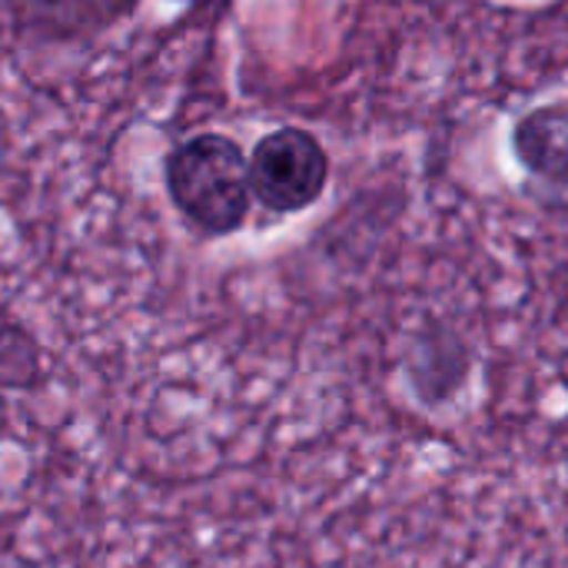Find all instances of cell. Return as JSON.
Listing matches in <instances>:
<instances>
[{
	"label": "cell",
	"instance_id": "obj_6",
	"mask_svg": "<svg viewBox=\"0 0 568 568\" xmlns=\"http://www.w3.org/2000/svg\"><path fill=\"white\" fill-rule=\"evenodd\" d=\"M186 3H206V0H186Z\"/></svg>",
	"mask_w": 568,
	"mask_h": 568
},
{
	"label": "cell",
	"instance_id": "obj_4",
	"mask_svg": "<svg viewBox=\"0 0 568 568\" xmlns=\"http://www.w3.org/2000/svg\"><path fill=\"white\" fill-rule=\"evenodd\" d=\"M513 146L536 176L568 183V100L526 113L513 133Z\"/></svg>",
	"mask_w": 568,
	"mask_h": 568
},
{
	"label": "cell",
	"instance_id": "obj_5",
	"mask_svg": "<svg viewBox=\"0 0 568 568\" xmlns=\"http://www.w3.org/2000/svg\"><path fill=\"white\" fill-rule=\"evenodd\" d=\"M47 379L43 349L33 333L0 310V389H37Z\"/></svg>",
	"mask_w": 568,
	"mask_h": 568
},
{
	"label": "cell",
	"instance_id": "obj_1",
	"mask_svg": "<svg viewBox=\"0 0 568 568\" xmlns=\"http://www.w3.org/2000/svg\"><path fill=\"white\" fill-rule=\"evenodd\" d=\"M163 180L180 216L206 236H230L250 216V160L223 133H196L163 160Z\"/></svg>",
	"mask_w": 568,
	"mask_h": 568
},
{
	"label": "cell",
	"instance_id": "obj_2",
	"mask_svg": "<svg viewBox=\"0 0 568 568\" xmlns=\"http://www.w3.org/2000/svg\"><path fill=\"white\" fill-rule=\"evenodd\" d=\"M329 180L323 143L300 126L266 133L250 153V190L273 213H300L313 206Z\"/></svg>",
	"mask_w": 568,
	"mask_h": 568
},
{
	"label": "cell",
	"instance_id": "obj_3",
	"mask_svg": "<svg viewBox=\"0 0 568 568\" xmlns=\"http://www.w3.org/2000/svg\"><path fill=\"white\" fill-rule=\"evenodd\" d=\"M17 30L43 43L90 40L133 13L136 0H3Z\"/></svg>",
	"mask_w": 568,
	"mask_h": 568
}]
</instances>
